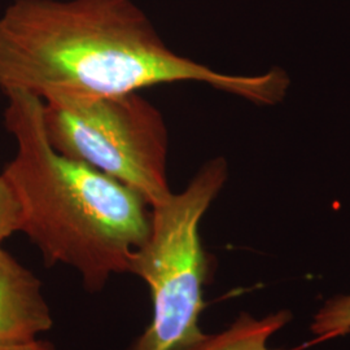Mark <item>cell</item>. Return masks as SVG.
Listing matches in <instances>:
<instances>
[{"instance_id":"7a4b0ae2","label":"cell","mask_w":350,"mask_h":350,"mask_svg":"<svg viewBox=\"0 0 350 350\" xmlns=\"http://www.w3.org/2000/svg\"><path fill=\"white\" fill-rule=\"evenodd\" d=\"M4 94V124L17 153L1 174L20 201L21 231L46 266H69L88 292H99L113 275L130 273L150 235V206L124 183L55 150L39 96L25 90Z\"/></svg>"},{"instance_id":"8992f818","label":"cell","mask_w":350,"mask_h":350,"mask_svg":"<svg viewBox=\"0 0 350 350\" xmlns=\"http://www.w3.org/2000/svg\"><path fill=\"white\" fill-rule=\"evenodd\" d=\"M289 321L287 312L256 319L241 314L227 329L205 338L189 350H286L267 348V340Z\"/></svg>"},{"instance_id":"3957f363","label":"cell","mask_w":350,"mask_h":350,"mask_svg":"<svg viewBox=\"0 0 350 350\" xmlns=\"http://www.w3.org/2000/svg\"><path fill=\"white\" fill-rule=\"evenodd\" d=\"M227 163L201 167L187 188L150 208V230L130 273L150 288L152 319L131 350H189L205 338L199 325L208 260L200 222L225 186Z\"/></svg>"},{"instance_id":"9c48e42d","label":"cell","mask_w":350,"mask_h":350,"mask_svg":"<svg viewBox=\"0 0 350 350\" xmlns=\"http://www.w3.org/2000/svg\"><path fill=\"white\" fill-rule=\"evenodd\" d=\"M0 350H56L50 341L33 340L20 344H0Z\"/></svg>"},{"instance_id":"ba28073f","label":"cell","mask_w":350,"mask_h":350,"mask_svg":"<svg viewBox=\"0 0 350 350\" xmlns=\"http://www.w3.org/2000/svg\"><path fill=\"white\" fill-rule=\"evenodd\" d=\"M23 212L11 183L0 174V245L14 232L21 231Z\"/></svg>"},{"instance_id":"5b68a950","label":"cell","mask_w":350,"mask_h":350,"mask_svg":"<svg viewBox=\"0 0 350 350\" xmlns=\"http://www.w3.org/2000/svg\"><path fill=\"white\" fill-rule=\"evenodd\" d=\"M52 325L42 283L0 247V344L37 340Z\"/></svg>"},{"instance_id":"6da1fadb","label":"cell","mask_w":350,"mask_h":350,"mask_svg":"<svg viewBox=\"0 0 350 350\" xmlns=\"http://www.w3.org/2000/svg\"><path fill=\"white\" fill-rule=\"evenodd\" d=\"M201 82L258 104L286 94L280 70L230 75L170 50L131 0H14L0 16V90L43 101L139 92Z\"/></svg>"},{"instance_id":"277c9868","label":"cell","mask_w":350,"mask_h":350,"mask_svg":"<svg viewBox=\"0 0 350 350\" xmlns=\"http://www.w3.org/2000/svg\"><path fill=\"white\" fill-rule=\"evenodd\" d=\"M43 104L46 134L57 152L134 189L150 208L173 193L163 114L139 92Z\"/></svg>"},{"instance_id":"52a82bcc","label":"cell","mask_w":350,"mask_h":350,"mask_svg":"<svg viewBox=\"0 0 350 350\" xmlns=\"http://www.w3.org/2000/svg\"><path fill=\"white\" fill-rule=\"evenodd\" d=\"M312 329L319 336H336L350 331V296L327 301L314 317Z\"/></svg>"}]
</instances>
